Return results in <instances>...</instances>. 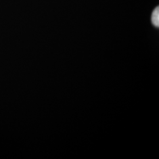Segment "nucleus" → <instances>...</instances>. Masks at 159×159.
Wrapping results in <instances>:
<instances>
[{
    "label": "nucleus",
    "mask_w": 159,
    "mask_h": 159,
    "mask_svg": "<svg viewBox=\"0 0 159 159\" xmlns=\"http://www.w3.org/2000/svg\"><path fill=\"white\" fill-rule=\"evenodd\" d=\"M152 22L156 27H159V8L157 7L155 8L152 14Z\"/></svg>",
    "instance_id": "nucleus-1"
}]
</instances>
